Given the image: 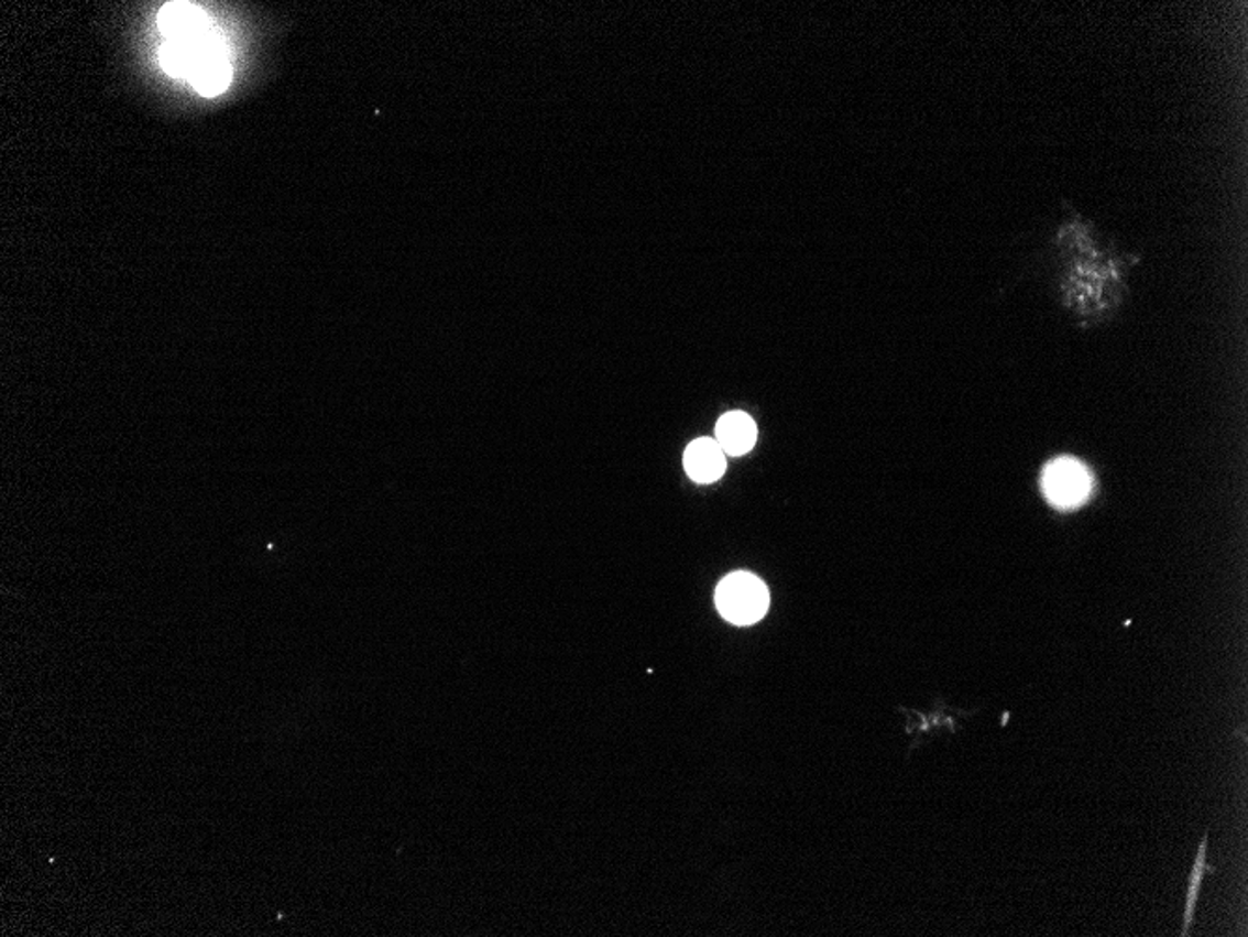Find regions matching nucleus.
<instances>
[{
    "label": "nucleus",
    "mask_w": 1248,
    "mask_h": 937,
    "mask_svg": "<svg viewBox=\"0 0 1248 937\" xmlns=\"http://www.w3.org/2000/svg\"><path fill=\"white\" fill-rule=\"evenodd\" d=\"M1049 240L1062 302L1086 323L1113 313L1127 291V272L1137 257L1119 248L1092 219L1068 200Z\"/></svg>",
    "instance_id": "1"
},
{
    "label": "nucleus",
    "mask_w": 1248,
    "mask_h": 937,
    "mask_svg": "<svg viewBox=\"0 0 1248 937\" xmlns=\"http://www.w3.org/2000/svg\"><path fill=\"white\" fill-rule=\"evenodd\" d=\"M770 596L763 580L749 573H733L716 590V607L735 625H752L767 614Z\"/></svg>",
    "instance_id": "2"
},
{
    "label": "nucleus",
    "mask_w": 1248,
    "mask_h": 937,
    "mask_svg": "<svg viewBox=\"0 0 1248 937\" xmlns=\"http://www.w3.org/2000/svg\"><path fill=\"white\" fill-rule=\"evenodd\" d=\"M1043 487L1044 494L1052 503L1060 508H1071L1088 494V472L1075 460H1057L1044 470Z\"/></svg>",
    "instance_id": "3"
},
{
    "label": "nucleus",
    "mask_w": 1248,
    "mask_h": 937,
    "mask_svg": "<svg viewBox=\"0 0 1248 937\" xmlns=\"http://www.w3.org/2000/svg\"><path fill=\"white\" fill-rule=\"evenodd\" d=\"M725 466H727V455L712 438L693 440L685 454L688 476L698 483H714L725 473Z\"/></svg>",
    "instance_id": "4"
},
{
    "label": "nucleus",
    "mask_w": 1248,
    "mask_h": 937,
    "mask_svg": "<svg viewBox=\"0 0 1248 937\" xmlns=\"http://www.w3.org/2000/svg\"><path fill=\"white\" fill-rule=\"evenodd\" d=\"M160 26L168 40H191L211 31L210 21L193 4H167L160 13Z\"/></svg>",
    "instance_id": "5"
},
{
    "label": "nucleus",
    "mask_w": 1248,
    "mask_h": 937,
    "mask_svg": "<svg viewBox=\"0 0 1248 937\" xmlns=\"http://www.w3.org/2000/svg\"><path fill=\"white\" fill-rule=\"evenodd\" d=\"M716 442L725 455L741 457L748 454L757 442V427L748 414L730 412L718 422Z\"/></svg>",
    "instance_id": "6"
},
{
    "label": "nucleus",
    "mask_w": 1248,
    "mask_h": 937,
    "mask_svg": "<svg viewBox=\"0 0 1248 937\" xmlns=\"http://www.w3.org/2000/svg\"><path fill=\"white\" fill-rule=\"evenodd\" d=\"M189 81L202 96H217L223 92L230 81V66L225 55L211 56L205 61L195 69Z\"/></svg>",
    "instance_id": "7"
},
{
    "label": "nucleus",
    "mask_w": 1248,
    "mask_h": 937,
    "mask_svg": "<svg viewBox=\"0 0 1248 937\" xmlns=\"http://www.w3.org/2000/svg\"><path fill=\"white\" fill-rule=\"evenodd\" d=\"M1213 872L1212 867L1207 864V835L1202 838L1200 842L1198 856L1194 859L1193 870L1189 875V887H1186L1185 901V923H1183V936L1189 934L1191 925L1194 920V912H1196V902H1198L1200 885L1204 882L1205 874Z\"/></svg>",
    "instance_id": "8"
}]
</instances>
